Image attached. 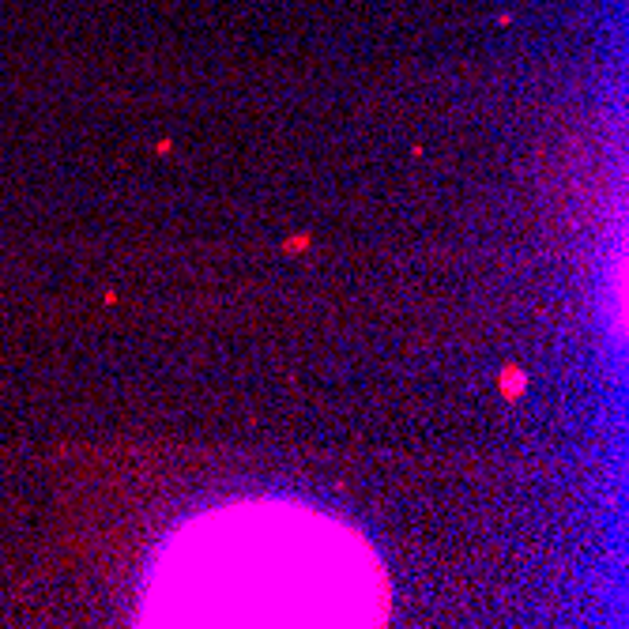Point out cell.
<instances>
[{
  "mask_svg": "<svg viewBox=\"0 0 629 629\" xmlns=\"http://www.w3.org/2000/svg\"><path fill=\"white\" fill-rule=\"evenodd\" d=\"M249 547L264 565L241 561L181 527L151 576L147 603L234 573H264L245 626H377L384 581L373 550L347 527L287 505L234 509Z\"/></svg>",
  "mask_w": 629,
  "mask_h": 629,
  "instance_id": "1",
  "label": "cell"
},
{
  "mask_svg": "<svg viewBox=\"0 0 629 629\" xmlns=\"http://www.w3.org/2000/svg\"><path fill=\"white\" fill-rule=\"evenodd\" d=\"M520 392H524V373L505 370V396H520Z\"/></svg>",
  "mask_w": 629,
  "mask_h": 629,
  "instance_id": "2",
  "label": "cell"
}]
</instances>
